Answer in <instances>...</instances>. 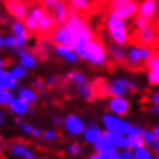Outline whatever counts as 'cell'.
I'll use <instances>...</instances> for the list:
<instances>
[{
    "instance_id": "6da1fadb",
    "label": "cell",
    "mask_w": 159,
    "mask_h": 159,
    "mask_svg": "<svg viewBox=\"0 0 159 159\" xmlns=\"http://www.w3.org/2000/svg\"><path fill=\"white\" fill-rule=\"evenodd\" d=\"M107 29H108L109 37L112 38L113 43L120 46L127 45V42L129 39V33L125 20L119 19L113 14H109L108 18H107Z\"/></svg>"
},
{
    "instance_id": "d4e9b609",
    "label": "cell",
    "mask_w": 159,
    "mask_h": 159,
    "mask_svg": "<svg viewBox=\"0 0 159 159\" xmlns=\"http://www.w3.org/2000/svg\"><path fill=\"white\" fill-rule=\"evenodd\" d=\"M11 109L14 111L15 113H18V115H23L27 111V108H29V104L27 102H25L23 100H20V98H14L12 101H11Z\"/></svg>"
},
{
    "instance_id": "2e32d148",
    "label": "cell",
    "mask_w": 159,
    "mask_h": 159,
    "mask_svg": "<svg viewBox=\"0 0 159 159\" xmlns=\"http://www.w3.org/2000/svg\"><path fill=\"white\" fill-rule=\"evenodd\" d=\"M54 50L58 55H61L62 58H65L69 62H75L78 58V55L75 54V51L71 49L70 46H62V45H54Z\"/></svg>"
},
{
    "instance_id": "4fadbf2b",
    "label": "cell",
    "mask_w": 159,
    "mask_h": 159,
    "mask_svg": "<svg viewBox=\"0 0 159 159\" xmlns=\"http://www.w3.org/2000/svg\"><path fill=\"white\" fill-rule=\"evenodd\" d=\"M138 11H139V4L136 2H131L129 4H127L125 7L117 10V11H112L111 14H113L115 16H117L119 19H123V20H128V19L134 18L135 15H138Z\"/></svg>"
},
{
    "instance_id": "60d3db41",
    "label": "cell",
    "mask_w": 159,
    "mask_h": 159,
    "mask_svg": "<svg viewBox=\"0 0 159 159\" xmlns=\"http://www.w3.org/2000/svg\"><path fill=\"white\" fill-rule=\"evenodd\" d=\"M151 100H152V102L155 105L159 107V92H155V93L151 94Z\"/></svg>"
},
{
    "instance_id": "5b68a950",
    "label": "cell",
    "mask_w": 159,
    "mask_h": 159,
    "mask_svg": "<svg viewBox=\"0 0 159 159\" xmlns=\"http://www.w3.org/2000/svg\"><path fill=\"white\" fill-rule=\"evenodd\" d=\"M136 90V84L125 78H117L107 84V93L112 97H123L124 94Z\"/></svg>"
},
{
    "instance_id": "816d5d0a",
    "label": "cell",
    "mask_w": 159,
    "mask_h": 159,
    "mask_svg": "<svg viewBox=\"0 0 159 159\" xmlns=\"http://www.w3.org/2000/svg\"><path fill=\"white\" fill-rule=\"evenodd\" d=\"M113 159H124V158H123V157H121V155H119V154H117V155H116V157H115Z\"/></svg>"
},
{
    "instance_id": "484cf974",
    "label": "cell",
    "mask_w": 159,
    "mask_h": 159,
    "mask_svg": "<svg viewBox=\"0 0 159 159\" xmlns=\"http://www.w3.org/2000/svg\"><path fill=\"white\" fill-rule=\"evenodd\" d=\"M67 81L73 82V84L78 86H82L86 84V78L84 74H81L80 71H71V73H69V75H67Z\"/></svg>"
},
{
    "instance_id": "8fae6325",
    "label": "cell",
    "mask_w": 159,
    "mask_h": 159,
    "mask_svg": "<svg viewBox=\"0 0 159 159\" xmlns=\"http://www.w3.org/2000/svg\"><path fill=\"white\" fill-rule=\"evenodd\" d=\"M136 39L139 45L144 46H154L155 41H157V33L151 26H147L142 30H136Z\"/></svg>"
},
{
    "instance_id": "f35d334b",
    "label": "cell",
    "mask_w": 159,
    "mask_h": 159,
    "mask_svg": "<svg viewBox=\"0 0 159 159\" xmlns=\"http://www.w3.org/2000/svg\"><path fill=\"white\" fill-rule=\"evenodd\" d=\"M12 151H14L15 154H18V155H26L27 154V151L23 148L22 146H14L12 147Z\"/></svg>"
},
{
    "instance_id": "3957f363",
    "label": "cell",
    "mask_w": 159,
    "mask_h": 159,
    "mask_svg": "<svg viewBox=\"0 0 159 159\" xmlns=\"http://www.w3.org/2000/svg\"><path fill=\"white\" fill-rule=\"evenodd\" d=\"M154 55V50L150 46L144 45H131L127 50V59L125 63L131 69H138L143 63H147V61Z\"/></svg>"
},
{
    "instance_id": "f1b7e54d",
    "label": "cell",
    "mask_w": 159,
    "mask_h": 159,
    "mask_svg": "<svg viewBox=\"0 0 159 159\" xmlns=\"http://www.w3.org/2000/svg\"><path fill=\"white\" fill-rule=\"evenodd\" d=\"M102 136V132H101V129H98V128H94V127L92 125L88 131H85V139L88 142H92V143H96L98 139H100Z\"/></svg>"
},
{
    "instance_id": "f546056e",
    "label": "cell",
    "mask_w": 159,
    "mask_h": 159,
    "mask_svg": "<svg viewBox=\"0 0 159 159\" xmlns=\"http://www.w3.org/2000/svg\"><path fill=\"white\" fill-rule=\"evenodd\" d=\"M142 138L144 139L146 144H148V146H155L157 144V142H158V139H159L154 131H146V129H143Z\"/></svg>"
},
{
    "instance_id": "8992f818",
    "label": "cell",
    "mask_w": 159,
    "mask_h": 159,
    "mask_svg": "<svg viewBox=\"0 0 159 159\" xmlns=\"http://www.w3.org/2000/svg\"><path fill=\"white\" fill-rule=\"evenodd\" d=\"M51 41L54 45H62V46H73L74 43V35L71 30L66 25L58 26L51 34Z\"/></svg>"
},
{
    "instance_id": "7402d4cb",
    "label": "cell",
    "mask_w": 159,
    "mask_h": 159,
    "mask_svg": "<svg viewBox=\"0 0 159 159\" xmlns=\"http://www.w3.org/2000/svg\"><path fill=\"white\" fill-rule=\"evenodd\" d=\"M69 3V7L75 12H85L90 7V0H65Z\"/></svg>"
},
{
    "instance_id": "7c38bea8",
    "label": "cell",
    "mask_w": 159,
    "mask_h": 159,
    "mask_svg": "<svg viewBox=\"0 0 159 159\" xmlns=\"http://www.w3.org/2000/svg\"><path fill=\"white\" fill-rule=\"evenodd\" d=\"M147 67H148V81L151 85H159V55L154 54L148 61H147Z\"/></svg>"
},
{
    "instance_id": "7a4b0ae2",
    "label": "cell",
    "mask_w": 159,
    "mask_h": 159,
    "mask_svg": "<svg viewBox=\"0 0 159 159\" xmlns=\"http://www.w3.org/2000/svg\"><path fill=\"white\" fill-rule=\"evenodd\" d=\"M77 55L82 59H88L93 65H104L107 62V57H108L105 47L94 38L86 43L77 53Z\"/></svg>"
},
{
    "instance_id": "d6986e66",
    "label": "cell",
    "mask_w": 159,
    "mask_h": 159,
    "mask_svg": "<svg viewBox=\"0 0 159 159\" xmlns=\"http://www.w3.org/2000/svg\"><path fill=\"white\" fill-rule=\"evenodd\" d=\"M144 144H146V142L142 136H138V135H127L125 136V143H124L125 148L138 150V148L144 147Z\"/></svg>"
},
{
    "instance_id": "ba28073f",
    "label": "cell",
    "mask_w": 159,
    "mask_h": 159,
    "mask_svg": "<svg viewBox=\"0 0 159 159\" xmlns=\"http://www.w3.org/2000/svg\"><path fill=\"white\" fill-rule=\"evenodd\" d=\"M4 6H6L7 11H8L16 20L25 22L27 14H29V10H27V6L22 0H4Z\"/></svg>"
},
{
    "instance_id": "ab89813d",
    "label": "cell",
    "mask_w": 159,
    "mask_h": 159,
    "mask_svg": "<svg viewBox=\"0 0 159 159\" xmlns=\"http://www.w3.org/2000/svg\"><path fill=\"white\" fill-rule=\"evenodd\" d=\"M34 86L39 90V92H42V90H43V82H42V80H35V81H34Z\"/></svg>"
},
{
    "instance_id": "836d02e7",
    "label": "cell",
    "mask_w": 159,
    "mask_h": 159,
    "mask_svg": "<svg viewBox=\"0 0 159 159\" xmlns=\"http://www.w3.org/2000/svg\"><path fill=\"white\" fill-rule=\"evenodd\" d=\"M117 155V151H116V147H112L111 150L108 151H104V152H98L96 157L98 159H113Z\"/></svg>"
},
{
    "instance_id": "5bb4252c",
    "label": "cell",
    "mask_w": 159,
    "mask_h": 159,
    "mask_svg": "<svg viewBox=\"0 0 159 159\" xmlns=\"http://www.w3.org/2000/svg\"><path fill=\"white\" fill-rule=\"evenodd\" d=\"M109 109L112 111L113 113L123 116V115H125L128 112L129 102H128V100H125L124 97H113L109 102Z\"/></svg>"
},
{
    "instance_id": "4dcf8cb0",
    "label": "cell",
    "mask_w": 159,
    "mask_h": 159,
    "mask_svg": "<svg viewBox=\"0 0 159 159\" xmlns=\"http://www.w3.org/2000/svg\"><path fill=\"white\" fill-rule=\"evenodd\" d=\"M131 2H134V0H109L111 12H112V11H117V10L123 8V7H125L127 4H129Z\"/></svg>"
},
{
    "instance_id": "52a82bcc",
    "label": "cell",
    "mask_w": 159,
    "mask_h": 159,
    "mask_svg": "<svg viewBox=\"0 0 159 159\" xmlns=\"http://www.w3.org/2000/svg\"><path fill=\"white\" fill-rule=\"evenodd\" d=\"M47 12L46 8L43 6H38V7H34L29 11L27 16L25 19V26L26 29L29 30V33H35L37 34V30H38V25H39V20L43 18V15Z\"/></svg>"
},
{
    "instance_id": "ffe728a7",
    "label": "cell",
    "mask_w": 159,
    "mask_h": 159,
    "mask_svg": "<svg viewBox=\"0 0 159 159\" xmlns=\"http://www.w3.org/2000/svg\"><path fill=\"white\" fill-rule=\"evenodd\" d=\"M104 124L107 127V129H108V132H120L123 121L116 116L107 115V116L104 117Z\"/></svg>"
},
{
    "instance_id": "4316f807",
    "label": "cell",
    "mask_w": 159,
    "mask_h": 159,
    "mask_svg": "<svg viewBox=\"0 0 159 159\" xmlns=\"http://www.w3.org/2000/svg\"><path fill=\"white\" fill-rule=\"evenodd\" d=\"M16 81H18V80L15 78L12 74H11V71H10V73H6L2 78H0V82H2L3 86H4L7 90L14 89L15 86H16Z\"/></svg>"
},
{
    "instance_id": "f5cc1de1",
    "label": "cell",
    "mask_w": 159,
    "mask_h": 159,
    "mask_svg": "<svg viewBox=\"0 0 159 159\" xmlns=\"http://www.w3.org/2000/svg\"><path fill=\"white\" fill-rule=\"evenodd\" d=\"M2 120H3V115L0 113V123H2Z\"/></svg>"
},
{
    "instance_id": "f6af8a7d",
    "label": "cell",
    "mask_w": 159,
    "mask_h": 159,
    "mask_svg": "<svg viewBox=\"0 0 159 159\" xmlns=\"http://www.w3.org/2000/svg\"><path fill=\"white\" fill-rule=\"evenodd\" d=\"M25 157H26V159H35V158L33 157V155H31V154L29 152V151H27V154L25 155Z\"/></svg>"
},
{
    "instance_id": "9a60e30c",
    "label": "cell",
    "mask_w": 159,
    "mask_h": 159,
    "mask_svg": "<svg viewBox=\"0 0 159 159\" xmlns=\"http://www.w3.org/2000/svg\"><path fill=\"white\" fill-rule=\"evenodd\" d=\"M11 29H12V33H14V37H16L19 41L23 42L26 45L30 39V35H29V30L26 29L25 23L20 22V20H15L12 25H11Z\"/></svg>"
},
{
    "instance_id": "74e56055",
    "label": "cell",
    "mask_w": 159,
    "mask_h": 159,
    "mask_svg": "<svg viewBox=\"0 0 159 159\" xmlns=\"http://www.w3.org/2000/svg\"><path fill=\"white\" fill-rule=\"evenodd\" d=\"M121 157L124 159H134L135 158V152H132V150H129V148H125L121 152Z\"/></svg>"
},
{
    "instance_id": "d6a6232c",
    "label": "cell",
    "mask_w": 159,
    "mask_h": 159,
    "mask_svg": "<svg viewBox=\"0 0 159 159\" xmlns=\"http://www.w3.org/2000/svg\"><path fill=\"white\" fill-rule=\"evenodd\" d=\"M14 100L12 97V93L10 92V90H3L2 93H0V104L2 105H7V104H11V101Z\"/></svg>"
},
{
    "instance_id": "f907efd6",
    "label": "cell",
    "mask_w": 159,
    "mask_h": 159,
    "mask_svg": "<svg viewBox=\"0 0 159 159\" xmlns=\"http://www.w3.org/2000/svg\"><path fill=\"white\" fill-rule=\"evenodd\" d=\"M3 90H6V88H4V86H3V84H2V82H0V93H2Z\"/></svg>"
},
{
    "instance_id": "7bdbcfd3",
    "label": "cell",
    "mask_w": 159,
    "mask_h": 159,
    "mask_svg": "<svg viewBox=\"0 0 159 159\" xmlns=\"http://www.w3.org/2000/svg\"><path fill=\"white\" fill-rule=\"evenodd\" d=\"M150 112H151V113H159V107L154 104V105L150 108Z\"/></svg>"
},
{
    "instance_id": "8d00e7d4",
    "label": "cell",
    "mask_w": 159,
    "mask_h": 159,
    "mask_svg": "<svg viewBox=\"0 0 159 159\" xmlns=\"http://www.w3.org/2000/svg\"><path fill=\"white\" fill-rule=\"evenodd\" d=\"M132 124H131V123H128V121H123V124H121V131L120 132L123 134V135H129L131 134V131H132Z\"/></svg>"
},
{
    "instance_id": "7dc6e473",
    "label": "cell",
    "mask_w": 159,
    "mask_h": 159,
    "mask_svg": "<svg viewBox=\"0 0 159 159\" xmlns=\"http://www.w3.org/2000/svg\"><path fill=\"white\" fill-rule=\"evenodd\" d=\"M154 132H155V134H157V136L159 138V125H158V127H157V128H155V129H154Z\"/></svg>"
},
{
    "instance_id": "83f0119b",
    "label": "cell",
    "mask_w": 159,
    "mask_h": 159,
    "mask_svg": "<svg viewBox=\"0 0 159 159\" xmlns=\"http://www.w3.org/2000/svg\"><path fill=\"white\" fill-rule=\"evenodd\" d=\"M19 98L23 100L25 102H27V104L35 102L37 101V93L31 89H22L20 92H19Z\"/></svg>"
},
{
    "instance_id": "44dd1931",
    "label": "cell",
    "mask_w": 159,
    "mask_h": 159,
    "mask_svg": "<svg viewBox=\"0 0 159 159\" xmlns=\"http://www.w3.org/2000/svg\"><path fill=\"white\" fill-rule=\"evenodd\" d=\"M66 128L69 129L71 134H80L84 131V124L75 116H69L66 119Z\"/></svg>"
},
{
    "instance_id": "cb8c5ba5",
    "label": "cell",
    "mask_w": 159,
    "mask_h": 159,
    "mask_svg": "<svg viewBox=\"0 0 159 159\" xmlns=\"http://www.w3.org/2000/svg\"><path fill=\"white\" fill-rule=\"evenodd\" d=\"M107 136L113 147H124L125 136H123L121 132H107Z\"/></svg>"
},
{
    "instance_id": "db71d44e",
    "label": "cell",
    "mask_w": 159,
    "mask_h": 159,
    "mask_svg": "<svg viewBox=\"0 0 159 159\" xmlns=\"http://www.w3.org/2000/svg\"><path fill=\"white\" fill-rule=\"evenodd\" d=\"M89 159H98L97 157H92V158H89Z\"/></svg>"
},
{
    "instance_id": "277c9868",
    "label": "cell",
    "mask_w": 159,
    "mask_h": 159,
    "mask_svg": "<svg viewBox=\"0 0 159 159\" xmlns=\"http://www.w3.org/2000/svg\"><path fill=\"white\" fill-rule=\"evenodd\" d=\"M42 4L46 8L47 14L55 19L58 26L66 25L70 15V7L65 0H42Z\"/></svg>"
},
{
    "instance_id": "c3c4849f",
    "label": "cell",
    "mask_w": 159,
    "mask_h": 159,
    "mask_svg": "<svg viewBox=\"0 0 159 159\" xmlns=\"http://www.w3.org/2000/svg\"><path fill=\"white\" fill-rule=\"evenodd\" d=\"M7 73V71H4V70H3V69H0V78H2L3 77V75H4Z\"/></svg>"
},
{
    "instance_id": "11a10c76",
    "label": "cell",
    "mask_w": 159,
    "mask_h": 159,
    "mask_svg": "<svg viewBox=\"0 0 159 159\" xmlns=\"http://www.w3.org/2000/svg\"><path fill=\"white\" fill-rule=\"evenodd\" d=\"M157 159H159V155H158V157H157Z\"/></svg>"
},
{
    "instance_id": "30bf717a",
    "label": "cell",
    "mask_w": 159,
    "mask_h": 159,
    "mask_svg": "<svg viewBox=\"0 0 159 159\" xmlns=\"http://www.w3.org/2000/svg\"><path fill=\"white\" fill-rule=\"evenodd\" d=\"M58 27V23L55 22V19L51 16L50 14H45L43 18L39 20V25H38V30H37V34L42 35V37H47V35L53 34L54 30Z\"/></svg>"
},
{
    "instance_id": "9c48e42d",
    "label": "cell",
    "mask_w": 159,
    "mask_h": 159,
    "mask_svg": "<svg viewBox=\"0 0 159 159\" xmlns=\"http://www.w3.org/2000/svg\"><path fill=\"white\" fill-rule=\"evenodd\" d=\"M158 12V0H143L139 4L138 15L147 20H152Z\"/></svg>"
},
{
    "instance_id": "681fc988",
    "label": "cell",
    "mask_w": 159,
    "mask_h": 159,
    "mask_svg": "<svg viewBox=\"0 0 159 159\" xmlns=\"http://www.w3.org/2000/svg\"><path fill=\"white\" fill-rule=\"evenodd\" d=\"M4 63H6V62H4V61H3V59H2V58H0V69H2V67H3V66H4Z\"/></svg>"
},
{
    "instance_id": "603a6c76",
    "label": "cell",
    "mask_w": 159,
    "mask_h": 159,
    "mask_svg": "<svg viewBox=\"0 0 159 159\" xmlns=\"http://www.w3.org/2000/svg\"><path fill=\"white\" fill-rule=\"evenodd\" d=\"M94 144H96L97 152H104V151H108V150H111L113 147L112 143H111V140L108 139V136H107V134H102V136L98 139Z\"/></svg>"
},
{
    "instance_id": "1f68e13d",
    "label": "cell",
    "mask_w": 159,
    "mask_h": 159,
    "mask_svg": "<svg viewBox=\"0 0 159 159\" xmlns=\"http://www.w3.org/2000/svg\"><path fill=\"white\" fill-rule=\"evenodd\" d=\"M135 157H136L138 159H154L152 158V154L150 152V150L144 148V147L135 150Z\"/></svg>"
},
{
    "instance_id": "9f6ffc18",
    "label": "cell",
    "mask_w": 159,
    "mask_h": 159,
    "mask_svg": "<svg viewBox=\"0 0 159 159\" xmlns=\"http://www.w3.org/2000/svg\"><path fill=\"white\" fill-rule=\"evenodd\" d=\"M134 159H138V158H136V157H135V158H134Z\"/></svg>"
},
{
    "instance_id": "bcb514c9",
    "label": "cell",
    "mask_w": 159,
    "mask_h": 159,
    "mask_svg": "<svg viewBox=\"0 0 159 159\" xmlns=\"http://www.w3.org/2000/svg\"><path fill=\"white\" fill-rule=\"evenodd\" d=\"M154 147H155V150H157V152H158V155H159V139H158V142H157V144H155Z\"/></svg>"
},
{
    "instance_id": "ee69618b",
    "label": "cell",
    "mask_w": 159,
    "mask_h": 159,
    "mask_svg": "<svg viewBox=\"0 0 159 159\" xmlns=\"http://www.w3.org/2000/svg\"><path fill=\"white\" fill-rule=\"evenodd\" d=\"M70 152H71V154H78V152H80L78 146H71V147H70Z\"/></svg>"
},
{
    "instance_id": "b9f144b4",
    "label": "cell",
    "mask_w": 159,
    "mask_h": 159,
    "mask_svg": "<svg viewBox=\"0 0 159 159\" xmlns=\"http://www.w3.org/2000/svg\"><path fill=\"white\" fill-rule=\"evenodd\" d=\"M45 138H46V139H54V138H55V134L51 132V131H47V132L45 134Z\"/></svg>"
},
{
    "instance_id": "e575fe53",
    "label": "cell",
    "mask_w": 159,
    "mask_h": 159,
    "mask_svg": "<svg viewBox=\"0 0 159 159\" xmlns=\"http://www.w3.org/2000/svg\"><path fill=\"white\" fill-rule=\"evenodd\" d=\"M147 26H150V22L147 20V19L139 16V15L135 18V27H136V30H142V29H144V27H147Z\"/></svg>"
},
{
    "instance_id": "e0dca14e",
    "label": "cell",
    "mask_w": 159,
    "mask_h": 159,
    "mask_svg": "<svg viewBox=\"0 0 159 159\" xmlns=\"http://www.w3.org/2000/svg\"><path fill=\"white\" fill-rule=\"evenodd\" d=\"M109 54H111V58L113 59L115 62L117 63H125V59H127V50L124 49V46H120V45H112L109 49Z\"/></svg>"
},
{
    "instance_id": "d590c367",
    "label": "cell",
    "mask_w": 159,
    "mask_h": 159,
    "mask_svg": "<svg viewBox=\"0 0 159 159\" xmlns=\"http://www.w3.org/2000/svg\"><path fill=\"white\" fill-rule=\"evenodd\" d=\"M11 74H12L16 80L23 78V77H26V69L23 66H15L12 69V71H11Z\"/></svg>"
},
{
    "instance_id": "ac0fdd59",
    "label": "cell",
    "mask_w": 159,
    "mask_h": 159,
    "mask_svg": "<svg viewBox=\"0 0 159 159\" xmlns=\"http://www.w3.org/2000/svg\"><path fill=\"white\" fill-rule=\"evenodd\" d=\"M18 54L19 58H20V66H23L25 69H31V67L37 65V58L33 53H30L27 50H20L18 51Z\"/></svg>"
}]
</instances>
